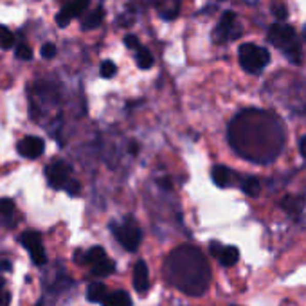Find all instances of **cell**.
<instances>
[{"label": "cell", "instance_id": "obj_1", "mask_svg": "<svg viewBox=\"0 0 306 306\" xmlns=\"http://www.w3.org/2000/svg\"><path fill=\"white\" fill-rule=\"evenodd\" d=\"M229 140L238 155L252 162H270L281 153L284 133L277 115L245 110L229 126Z\"/></svg>", "mask_w": 306, "mask_h": 306}, {"label": "cell", "instance_id": "obj_2", "mask_svg": "<svg viewBox=\"0 0 306 306\" xmlns=\"http://www.w3.org/2000/svg\"><path fill=\"white\" fill-rule=\"evenodd\" d=\"M166 277L175 288L188 295H202L209 287V263L196 247L182 245L166 261Z\"/></svg>", "mask_w": 306, "mask_h": 306}, {"label": "cell", "instance_id": "obj_3", "mask_svg": "<svg viewBox=\"0 0 306 306\" xmlns=\"http://www.w3.org/2000/svg\"><path fill=\"white\" fill-rule=\"evenodd\" d=\"M269 42L272 45H276L290 62H301L302 49L294 27L287 26V24H274L269 29Z\"/></svg>", "mask_w": 306, "mask_h": 306}, {"label": "cell", "instance_id": "obj_4", "mask_svg": "<svg viewBox=\"0 0 306 306\" xmlns=\"http://www.w3.org/2000/svg\"><path fill=\"white\" fill-rule=\"evenodd\" d=\"M238 58H240V65L243 67L245 72L259 74L269 65L270 52L256 44H243L238 49Z\"/></svg>", "mask_w": 306, "mask_h": 306}, {"label": "cell", "instance_id": "obj_5", "mask_svg": "<svg viewBox=\"0 0 306 306\" xmlns=\"http://www.w3.org/2000/svg\"><path fill=\"white\" fill-rule=\"evenodd\" d=\"M115 238H117L119 243H121L126 251L133 252V251H137V247H139L142 234H140V229L137 227L135 221L128 218L123 225L115 227Z\"/></svg>", "mask_w": 306, "mask_h": 306}, {"label": "cell", "instance_id": "obj_6", "mask_svg": "<svg viewBox=\"0 0 306 306\" xmlns=\"http://www.w3.org/2000/svg\"><path fill=\"white\" fill-rule=\"evenodd\" d=\"M20 243L27 249V252L31 254L34 265H45L47 263V256H45L44 245H42V236L36 231H26V233L20 236Z\"/></svg>", "mask_w": 306, "mask_h": 306}, {"label": "cell", "instance_id": "obj_7", "mask_svg": "<svg viewBox=\"0 0 306 306\" xmlns=\"http://www.w3.org/2000/svg\"><path fill=\"white\" fill-rule=\"evenodd\" d=\"M70 173H72V168L69 166L63 160H56V162L49 164L45 168V177L51 188L54 189H63L67 186V182L70 180Z\"/></svg>", "mask_w": 306, "mask_h": 306}, {"label": "cell", "instance_id": "obj_8", "mask_svg": "<svg viewBox=\"0 0 306 306\" xmlns=\"http://www.w3.org/2000/svg\"><path fill=\"white\" fill-rule=\"evenodd\" d=\"M236 15L231 11L223 13V16L220 18V22H218L216 29L213 31V42H216V44H223V42L231 40V38H236L238 34H240V31H234V27H236Z\"/></svg>", "mask_w": 306, "mask_h": 306}, {"label": "cell", "instance_id": "obj_9", "mask_svg": "<svg viewBox=\"0 0 306 306\" xmlns=\"http://www.w3.org/2000/svg\"><path fill=\"white\" fill-rule=\"evenodd\" d=\"M16 150H18L20 155L26 157V159H38V157L44 155L45 142H44V139H40V137L27 135L20 140Z\"/></svg>", "mask_w": 306, "mask_h": 306}, {"label": "cell", "instance_id": "obj_10", "mask_svg": "<svg viewBox=\"0 0 306 306\" xmlns=\"http://www.w3.org/2000/svg\"><path fill=\"white\" fill-rule=\"evenodd\" d=\"M133 287H135V290L140 295L150 287V272H148V265L144 261L135 263V269H133Z\"/></svg>", "mask_w": 306, "mask_h": 306}, {"label": "cell", "instance_id": "obj_11", "mask_svg": "<svg viewBox=\"0 0 306 306\" xmlns=\"http://www.w3.org/2000/svg\"><path fill=\"white\" fill-rule=\"evenodd\" d=\"M233 171L225 166H214L213 168V180L218 188H227L233 182Z\"/></svg>", "mask_w": 306, "mask_h": 306}, {"label": "cell", "instance_id": "obj_12", "mask_svg": "<svg viewBox=\"0 0 306 306\" xmlns=\"http://www.w3.org/2000/svg\"><path fill=\"white\" fill-rule=\"evenodd\" d=\"M87 8H89V0H69V2L63 6L62 11L65 13V15H69L70 20H72V18L81 16V13L85 11Z\"/></svg>", "mask_w": 306, "mask_h": 306}, {"label": "cell", "instance_id": "obj_13", "mask_svg": "<svg viewBox=\"0 0 306 306\" xmlns=\"http://www.w3.org/2000/svg\"><path fill=\"white\" fill-rule=\"evenodd\" d=\"M103 306H132V297L125 290L112 292L103 301Z\"/></svg>", "mask_w": 306, "mask_h": 306}, {"label": "cell", "instance_id": "obj_14", "mask_svg": "<svg viewBox=\"0 0 306 306\" xmlns=\"http://www.w3.org/2000/svg\"><path fill=\"white\" fill-rule=\"evenodd\" d=\"M178 11H180V2H178V0H164L162 4L159 6V15L162 16L164 20L177 18Z\"/></svg>", "mask_w": 306, "mask_h": 306}, {"label": "cell", "instance_id": "obj_15", "mask_svg": "<svg viewBox=\"0 0 306 306\" xmlns=\"http://www.w3.org/2000/svg\"><path fill=\"white\" fill-rule=\"evenodd\" d=\"M238 258H240V251L236 247H233V245H229V247H223V251L220 252L218 261L223 267H233L238 263Z\"/></svg>", "mask_w": 306, "mask_h": 306}, {"label": "cell", "instance_id": "obj_16", "mask_svg": "<svg viewBox=\"0 0 306 306\" xmlns=\"http://www.w3.org/2000/svg\"><path fill=\"white\" fill-rule=\"evenodd\" d=\"M108 292H107V287H105L103 283H92L89 284V290H87V299H89L90 302H103L105 299H107Z\"/></svg>", "mask_w": 306, "mask_h": 306}, {"label": "cell", "instance_id": "obj_17", "mask_svg": "<svg viewBox=\"0 0 306 306\" xmlns=\"http://www.w3.org/2000/svg\"><path fill=\"white\" fill-rule=\"evenodd\" d=\"M103 16H105L103 8H96L92 13H89V16H85V18H83L81 27H83L85 31L96 29V27H99L101 24H103Z\"/></svg>", "mask_w": 306, "mask_h": 306}, {"label": "cell", "instance_id": "obj_18", "mask_svg": "<svg viewBox=\"0 0 306 306\" xmlns=\"http://www.w3.org/2000/svg\"><path fill=\"white\" fill-rule=\"evenodd\" d=\"M135 62H137V65H139V69H142V70L151 69V65H153V56H151V52L148 51L146 47L140 45V47L135 51Z\"/></svg>", "mask_w": 306, "mask_h": 306}, {"label": "cell", "instance_id": "obj_19", "mask_svg": "<svg viewBox=\"0 0 306 306\" xmlns=\"http://www.w3.org/2000/svg\"><path fill=\"white\" fill-rule=\"evenodd\" d=\"M281 206H283V209L287 211L288 214L299 216V213H301V209H302V200L297 198V196H287V198H283Z\"/></svg>", "mask_w": 306, "mask_h": 306}, {"label": "cell", "instance_id": "obj_20", "mask_svg": "<svg viewBox=\"0 0 306 306\" xmlns=\"http://www.w3.org/2000/svg\"><path fill=\"white\" fill-rule=\"evenodd\" d=\"M241 189H243L245 195L252 196V198H256V196L259 195V191H261V186H259V180L254 177H247L241 180Z\"/></svg>", "mask_w": 306, "mask_h": 306}, {"label": "cell", "instance_id": "obj_21", "mask_svg": "<svg viewBox=\"0 0 306 306\" xmlns=\"http://www.w3.org/2000/svg\"><path fill=\"white\" fill-rule=\"evenodd\" d=\"M103 259H107V252H105L103 247H92L89 252H85V263H90V265H97Z\"/></svg>", "mask_w": 306, "mask_h": 306}, {"label": "cell", "instance_id": "obj_22", "mask_svg": "<svg viewBox=\"0 0 306 306\" xmlns=\"http://www.w3.org/2000/svg\"><path fill=\"white\" fill-rule=\"evenodd\" d=\"M114 270H115L114 261H110L108 258L92 267V274H94V276H108V274H112Z\"/></svg>", "mask_w": 306, "mask_h": 306}, {"label": "cell", "instance_id": "obj_23", "mask_svg": "<svg viewBox=\"0 0 306 306\" xmlns=\"http://www.w3.org/2000/svg\"><path fill=\"white\" fill-rule=\"evenodd\" d=\"M15 44V34L9 31V27L0 26V47L2 49H9Z\"/></svg>", "mask_w": 306, "mask_h": 306}, {"label": "cell", "instance_id": "obj_24", "mask_svg": "<svg viewBox=\"0 0 306 306\" xmlns=\"http://www.w3.org/2000/svg\"><path fill=\"white\" fill-rule=\"evenodd\" d=\"M99 72H101V76H103V78L110 79V78H114L115 72H117V67H115V63H114V62H110V59H107V62L101 63Z\"/></svg>", "mask_w": 306, "mask_h": 306}, {"label": "cell", "instance_id": "obj_25", "mask_svg": "<svg viewBox=\"0 0 306 306\" xmlns=\"http://www.w3.org/2000/svg\"><path fill=\"white\" fill-rule=\"evenodd\" d=\"M16 58L18 59H31L33 58V51L27 44H20L16 47Z\"/></svg>", "mask_w": 306, "mask_h": 306}, {"label": "cell", "instance_id": "obj_26", "mask_svg": "<svg viewBox=\"0 0 306 306\" xmlns=\"http://www.w3.org/2000/svg\"><path fill=\"white\" fill-rule=\"evenodd\" d=\"M63 189H65V191L69 193L70 196H78V195H79V189H81V184H79L78 180H74V178H70V180L67 182V186H65Z\"/></svg>", "mask_w": 306, "mask_h": 306}, {"label": "cell", "instance_id": "obj_27", "mask_svg": "<svg viewBox=\"0 0 306 306\" xmlns=\"http://www.w3.org/2000/svg\"><path fill=\"white\" fill-rule=\"evenodd\" d=\"M15 211V202L11 198H0V214H9Z\"/></svg>", "mask_w": 306, "mask_h": 306}, {"label": "cell", "instance_id": "obj_28", "mask_svg": "<svg viewBox=\"0 0 306 306\" xmlns=\"http://www.w3.org/2000/svg\"><path fill=\"white\" fill-rule=\"evenodd\" d=\"M42 56L45 59H51L56 56V45L54 44H44L42 45Z\"/></svg>", "mask_w": 306, "mask_h": 306}, {"label": "cell", "instance_id": "obj_29", "mask_svg": "<svg viewBox=\"0 0 306 306\" xmlns=\"http://www.w3.org/2000/svg\"><path fill=\"white\" fill-rule=\"evenodd\" d=\"M272 13L276 15L277 20H287V16H288L287 6H284V4H276V6L272 8Z\"/></svg>", "mask_w": 306, "mask_h": 306}, {"label": "cell", "instance_id": "obj_30", "mask_svg": "<svg viewBox=\"0 0 306 306\" xmlns=\"http://www.w3.org/2000/svg\"><path fill=\"white\" fill-rule=\"evenodd\" d=\"M125 45L128 49H132V51H137V49L140 47L139 38H137L135 34H126V36H125Z\"/></svg>", "mask_w": 306, "mask_h": 306}, {"label": "cell", "instance_id": "obj_31", "mask_svg": "<svg viewBox=\"0 0 306 306\" xmlns=\"http://www.w3.org/2000/svg\"><path fill=\"white\" fill-rule=\"evenodd\" d=\"M56 24H58V27H67L70 24V16L65 15L63 11H59L58 15H56Z\"/></svg>", "mask_w": 306, "mask_h": 306}, {"label": "cell", "instance_id": "obj_32", "mask_svg": "<svg viewBox=\"0 0 306 306\" xmlns=\"http://www.w3.org/2000/svg\"><path fill=\"white\" fill-rule=\"evenodd\" d=\"M9 302H11V294L8 290H4L0 294V306H9Z\"/></svg>", "mask_w": 306, "mask_h": 306}, {"label": "cell", "instance_id": "obj_33", "mask_svg": "<svg viewBox=\"0 0 306 306\" xmlns=\"http://www.w3.org/2000/svg\"><path fill=\"white\" fill-rule=\"evenodd\" d=\"M223 251V247H221L220 243H216V241H213V243H211V252H213V256H220V252Z\"/></svg>", "mask_w": 306, "mask_h": 306}, {"label": "cell", "instance_id": "obj_34", "mask_svg": "<svg viewBox=\"0 0 306 306\" xmlns=\"http://www.w3.org/2000/svg\"><path fill=\"white\" fill-rule=\"evenodd\" d=\"M299 151H301V155L306 159V135L302 137L301 140H299Z\"/></svg>", "mask_w": 306, "mask_h": 306}, {"label": "cell", "instance_id": "obj_35", "mask_svg": "<svg viewBox=\"0 0 306 306\" xmlns=\"http://www.w3.org/2000/svg\"><path fill=\"white\" fill-rule=\"evenodd\" d=\"M9 270H11V263L0 261V272H9Z\"/></svg>", "mask_w": 306, "mask_h": 306}, {"label": "cell", "instance_id": "obj_36", "mask_svg": "<svg viewBox=\"0 0 306 306\" xmlns=\"http://www.w3.org/2000/svg\"><path fill=\"white\" fill-rule=\"evenodd\" d=\"M137 151H139V148H137V142L130 144V153H137Z\"/></svg>", "mask_w": 306, "mask_h": 306}, {"label": "cell", "instance_id": "obj_37", "mask_svg": "<svg viewBox=\"0 0 306 306\" xmlns=\"http://www.w3.org/2000/svg\"><path fill=\"white\" fill-rule=\"evenodd\" d=\"M4 287H6V281H4V277H0V294L4 292Z\"/></svg>", "mask_w": 306, "mask_h": 306}, {"label": "cell", "instance_id": "obj_38", "mask_svg": "<svg viewBox=\"0 0 306 306\" xmlns=\"http://www.w3.org/2000/svg\"><path fill=\"white\" fill-rule=\"evenodd\" d=\"M162 186H164V188H166V189H170V188H171V184H170V182H168V180H164V182H162Z\"/></svg>", "mask_w": 306, "mask_h": 306}, {"label": "cell", "instance_id": "obj_39", "mask_svg": "<svg viewBox=\"0 0 306 306\" xmlns=\"http://www.w3.org/2000/svg\"><path fill=\"white\" fill-rule=\"evenodd\" d=\"M302 40L306 42V26H304V29H302Z\"/></svg>", "mask_w": 306, "mask_h": 306}]
</instances>
